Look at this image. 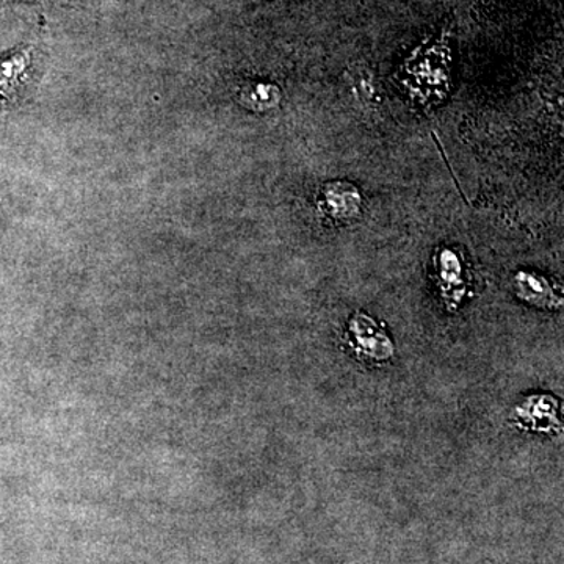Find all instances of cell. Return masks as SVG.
Listing matches in <instances>:
<instances>
[{"instance_id": "cell-1", "label": "cell", "mask_w": 564, "mask_h": 564, "mask_svg": "<svg viewBox=\"0 0 564 564\" xmlns=\"http://www.w3.org/2000/svg\"><path fill=\"white\" fill-rule=\"evenodd\" d=\"M447 47L436 44L426 51H417L403 66V85L423 104L437 102L448 91Z\"/></svg>"}, {"instance_id": "cell-2", "label": "cell", "mask_w": 564, "mask_h": 564, "mask_svg": "<svg viewBox=\"0 0 564 564\" xmlns=\"http://www.w3.org/2000/svg\"><path fill=\"white\" fill-rule=\"evenodd\" d=\"M318 206L333 218L347 220V218L356 217L359 214L361 195L356 191L355 185L347 184V182H333L323 188Z\"/></svg>"}, {"instance_id": "cell-3", "label": "cell", "mask_w": 564, "mask_h": 564, "mask_svg": "<svg viewBox=\"0 0 564 564\" xmlns=\"http://www.w3.org/2000/svg\"><path fill=\"white\" fill-rule=\"evenodd\" d=\"M350 332L359 347L367 350L366 352L372 355L373 358L386 359L392 355V344L372 318L366 317L364 314H356L350 322Z\"/></svg>"}, {"instance_id": "cell-4", "label": "cell", "mask_w": 564, "mask_h": 564, "mask_svg": "<svg viewBox=\"0 0 564 564\" xmlns=\"http://www.w3.org/2000/svg\"><path fill=\"white\" fill-rule=\"evenodd\" d=\"M29 65H31L29 50L14 51L0 58V98H6L17 90Z\"/></svg>"}, {"instance_id": "cell-5", "label": "cell", "mask_w": 564, "mask_h": 564, "mask_svg": "<svg viewBox=\"0 0 564 564\" xmlns=\"http://www.w3.org/2000/svg\"><path fill=\"white\" fill-rule=\"evenodd\" d=\"M516 285H518L519 296L534 304L552 306L554 304L552 302L556 300L547 281L536 274L519 273L516 278Z\"/></svg>"}, {"instance_id": "cell-6", "label": "cell", "mask_w": 564, "mask_h": 564, "mask_svg": "<svg viewBox=\"0 0 564 564\" xmlns=\"http://www.w3.org/2000/svg\"><path fill=\"white\" fill-rule=\"evenodd\" d=\"M240 99L250 109L269 110L280 104L281 91L274 85H251V87L243 88Z\"/></svg>"}]
</instances>
